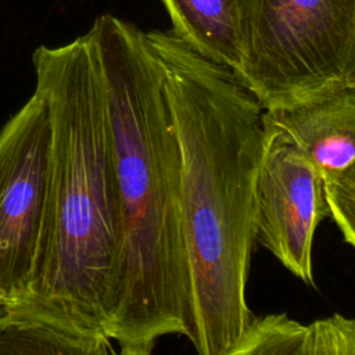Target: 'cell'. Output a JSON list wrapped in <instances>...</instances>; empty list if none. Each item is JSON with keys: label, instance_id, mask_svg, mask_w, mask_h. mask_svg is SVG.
<instances>
[{"label": "cell", "instance_id": "1", "mask_svg": "<svg viewBox=\"0 0 355 355\" xmlns=\"http://www.w3.org/2000/svg\"><path fill=\"white\" fill-rule=\"evenodd\" d=\"M147 36L164 65L180 150L191 284L186 337L200 355H227L254 318L245 290L257 240L263 108L229 68L204 58L172 32Z\"/></svg>", "mask_w": 355, "mask_h": 355}, {"label": "cell", "instance_id": "2", "mask_svg": "<svg viewBox=\"0 0 355 355\" xmlns=\"http://www.w3.org/2000/svg\"><path fill=\"white\" fill-rule=\"evenodd\" d=\"M32 62L51 114L46 214L28 288L0 309L112 343L122 225L94 37L89 29L67 44L39 46Z\"/></svg>", "mask_w": 355, "mask_h": 355}, {"label": "cell", "instance_id": "11", "mask_svg": "<svg viewBox=\"0 0 355 355\" xmlns=\"http://www.w3.org/2000/svg\"><path fill=\"white\" fill-rule=\"evenodd\" d=\"M324 193L330 216L344 240L355 247V161L340 173L324 179Z\"/></svg>", "mask_w": 355, "mask_h": 355}, {"label": "cell", "instance_id": "12", "mask_svg": "<svg viewBox=\"0 0 355 355\" xmlns=\"http://www.w3.org/2000/svg\"><path fill=\"white\" fill-rule=\"evenodd\" d=\"M354 89H355V87H354Z\"/></svg>", "mask_w": 355, "mask_h": 355}, {"label": "cell", "instance_id": "7", "mask_svg": "<svg viewBox=\"0 0 355 355\" xmlns=\"http://www.w3.org/2000/svg\"><path fill=\"white\" fill-rule=\"evenodd\" d=\"M263 130L276 133L319 169L323 179L355 161V89L347 87L288 107L263 110Z\"/></svg>", "mask_w": 355, "mask_h": 355}, {"label": "cell", "instance_id": "9", "mask_svg": "<svg viewBox=\"0 0 355 355\" xmlns=\"http://www.w3.org/2000/svg\"><path fill=\"white\" fill-rule=\"evenodd\" d=\"M172 33L204 58L237 71L243 60L239 0H162Z\"/></svg>", "mask_w": 355, "mask_h": 355}, {"label": "cell", "instance_id": "3", "mask_svg": "<svg viewBox=\"0 0 355 355\" xmlns=\"http://www.w3.org/2000/svg\"><path fill=\"white\" fill-rule=\"evenodd\" d=\"M94 37L119 194L122 255L110 338L150 355L158 338L187 336L191 284L180 204V150L162 61L147 32L110 14Z\"/></svg>", "mask_w": 355, "mask_h": 355}, {"label": "cell", "instance_id": "8", "mask_svg": "<svg viewBox=\"0 0 355 355\" xmlns=\"http://www.w3.org/2000/svg\"><path fill=\"white\" fill-rule=\"evenodd\" d=\"M227 355H355V319L334 313L302 324L286 313L254 316Z\"/></svg>", "mask_w": 355, "mask_h": 355}, {"label": "cell", "instance_id": "10", "mask_svg": "<svg viewBox=\"0 0 355 355\" xmlns=\"http://www.w3.org/2000/svg\"><path fill=\"white\" fill-rule=\"evenodd\" d=\"M111 341L85 338L0 309V354H110Z\"/></svg>", "mask_w": 355, "mask_h": 355}, {"label": "cell", "instance_id": "4", "mask_svg": "<svg viewBox=\"0 0 355 355\" xmlns=\"http://www.w3.org/2000/svg\"><path fill=\"white\" fill-rule=\"evenodd\" d=\"M234 76L263 110L355 87V0H239Z\"/></svg>", "mask_w": 355, "mask_h": 355}, {"label": "cell", "instance_id": "6", "mask_svg": "<svg viewBox=\"0 0 355 355\" xmlns=\"http://www.w3.org/2000/svg\"><path fill=\"white\" fill-rule=\"evenodd\" d=\"M326 216L324 179L316 165L279 135L265 132L255 189L257 240L306 284H313V236Z\"/></svg>", "mask_w": 355, "mask_h": 355}, {"label": "cell", "instance_id": "5", "mask_svg": "<svg viewBox=\"0 0 355 355\" xmlns=\"http://www.w3.org/2000/svg\"><path fill=\"white\" fill-rule=\"evenodd\" d=\"M51 114L35 85L26 103L0 129V297L19 300L32 277L46 214Z\"/></svg>", "mask_w": 355, "mask_h": 355}]
</instances>
